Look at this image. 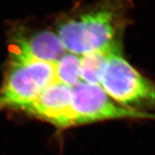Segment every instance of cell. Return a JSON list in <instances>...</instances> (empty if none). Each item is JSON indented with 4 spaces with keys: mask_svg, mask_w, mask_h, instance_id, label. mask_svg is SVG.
<instances>
[{
    "mask_svg": "<svg viewBox=\"0 0 155 155\" xmlns=\"http://www.w3.org/2000/svg\"><path fill=\"white\" fill-rule=\"evenodd\" d=\"M55 81L53 63L8 58L0 86V111H20Z\"/></svg>",
    "mask_w": 155,
    "mask_h": 155,
    "instance_id": "obj_2",
    "label": "cell"
},
{
    "mask_svg": "<svg viewBox=\"0 0 155 155\" xmlns=\"http://www.w3.org/2000/svg\"><path fill=\"white\" fill-rule=\"evenodd\" d=\"M20 111L59 129L75 126L72 108V88L57 81L49 85L35 100Z\"/></svg>",
    "mask_w": 155,
    "mask_h": 155,
    "instance_id": "obj_6",
    "label": "cell"
},
{
    "mask_svg": "<svg viewBox=\"0 0 155 155\" xmlns=\"http://www.w3.org/2000/svg\"><path fill=\"white\" fill-rule=\"evenodd\" d=\"M8 48L9 59L53 64L68 52L55 32L46 30H30L23 25L11 28Z\"/></svg>",
    "mask_w": 155,
    "mask_h": 155,
    "instance_id": "obj_5",
    "label": "cell"
},
{
    "mask_svg": "<svg viewBox=\"0 0 155 155\" xmlns=\"http://www.w3.org/2000/svg\"><path fill=\"white\" fill-rule=\"evenodd\" d=\"M132 0H96L58 25L57 35L69 53L81 55L120 47Z\"/></svg>",
    "mask_w": 155,
    "mask_h": 155,
    "instance_id": "obj_1",
    "label": "cell"
},
{
    "mask_svg": "<svg viewBox=\"0 0 155 155\" xmlns=\"http://www.w3.org/2000/svg\"><path fill=\"white\" fill-rule=\"evenodd\" d=\"M55 81L73 88L81 82L80 56L67 52L54 63Z\"/></svg>",
    "mask_w": 155,
    "mask_h": 155,
    "instance_id": "obj_8",
    "label": "cell"
},
{
    "mask_svg": "<svg viewBox=\"0 0 155 155\" xmlns=\"http://www.w3.org/2000/svg\"><path fill=\"white\" fill-rule=\"evenodd\" d=\"M100 85L120 105L137 111L154 106V87L121 55L120 48L110 53Z\"/></svg>",
    "mask_w": 155,
    "mask_h": 155,
    "instance_id": "obj_3",
    "label": "cell"
},
{
    "mask_svg": "<svg viewBox=\"0 0 155 155\" xmlns=\"http://www.w3.org/2000/svg\"><path fill=\"white\" fill-rule=\"evenodd\" d=\"M72 108L75 124L82 125L113 119H153V114L120 105L101 85L82 82L72 88Z\"/></svg>",
    "mask_w": 155,
    "mask_h": 155,
    "instance_id": "obj_4",
    "label": "cell"
},
{
    "mask_svg": "<svg viewBox=\"0 0 155 155\" xmlns=\"http://www.w3.org/2000/svg\"><path fill=\"white\" fill-rule=\"evenodd\" d=\"M98 50L80 56V75L82 82L100 85L110 53L114 50Z\"/></svg>",
    "mask_w": 155,
    "mask_h": 155,
    "instance_id": "obj_7",
    "label": "cell"
}]
</instances>
